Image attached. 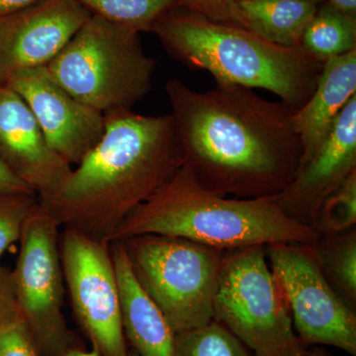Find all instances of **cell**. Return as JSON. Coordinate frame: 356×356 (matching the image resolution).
I'll return each mask as SVG.
<instances>
[{"label":"cell","instance_id":"6da1fadb","mask_svg":"<svg viewBox=\"0 0 356 356\" xmlns=\"http://www.w3.org/2000/svg\"><path fill=\"white\" fill-rule=\"evenodd\" d=\"M165 91L184 165L208 191L234 198L275 197L298 172L295 109L236 84L198 92L170 79Z\"/></svg>","mask_w":356,"mask_h":356},{"label":"cell","instance_id":"7a4b0ae2","mask_svg":"<svg viewBox=\"0 0 356 356\" xmlns=\"http://www.w3.org/2000/svg\"><path fill=\"white\" fill-rule=\"evenodd\" d=\"M102 139L40 203L60 228L110 243L125 218L184 165L172 114H104Z\"/></svg>","mask_w":356,"mask_h":356},{"label":"cell","instance_id":"3957f363","mask_svg":"<svg viewBox=\"0 0 356 356\" xmlns=\"http://www.w3.org/2000/svg\"><path fill=\"white\" fill-rule=\"evenodd\" d=\"M140 235L185 238L222 250L271 243L314 245L321 238L315 229L288 217L273 197L220 195L199 184L185 165L125 218L110 243Z\"/></svg>","mask_w":356,"mask_h":356},{"label":"cell","instance_id":"277c9868","mask_svg":"<svg viewBox=\"0 0 356 356\" xmlns=\"http://www.w3.org/2000/svg\"><path fill=\"white\" fill-rule=\"evenodd\" d=\"M152 32L170 57L207 70L217 83L266 89L295 110L308 102L323 69L301 47L278 46L180 6L161 16Z\"/></svg>","mask_w":356,"mask_h":356},{"label":"cell","instance_id":"5b68a950","mask_svg":"<svg viewBox=\"0 0 356 356\" xmlns=\"http://www.w3.org/2000/svg\"><path fill=\"white\" fill-rule=\"evenodd\" d=\"M46 67L72 97L104 115L131 110L147 95L156 60L139 32L91 14Z\"/></svg>","mask_w":356,"mask_h":356},{"label":"cell","instance_id":"8992f818","mask_svg":"<svg viewBox=\"0 0 356 356\" xmlns=\"http://www.w3.org/2000/svg\"><path fill=\"white\" fill-rule=\"evenodd\" d=\"M121 242L140 287L175 334L213 321V305L226 250L159 235Z\"/></svg>","mask_w":356,"mask_h":356},{"label":"cell","instance_id":"52a82bcc","mask_svg":"<svg viewBox=\"0 0 356 356\" xmlns=\"http://www.w3.org/2000/svg\"><path fill=\"white\" fill-rule=\"evenodd\" d=\"M213 320L254 356H302L307 350L293 327L264 245L225 252Z\"/></svg>","mask_w":356,"mask_h":356},{"label":"cell","instance_id":"ba28073f","mask_svg":"<svg viewBox=\"0 0 356 356\" xmlns=\"http://www.w3.org/2000/svg\"><path fill=\"white\" fill-rule=\"evenodd\" d=\"M60 228L39 203L23 229L19 257L13 270L18 313L42 356H65L72 348H81L63 314Z\"/></svg>","mask_w":356,"mask_h":356},{"label":"cell","instance_id":"9c48e42d","mask_svg":"<svg viewBox=\"0 0 356 356\" xmlns=\"http://www.w3.org/2000/svg\"><path fill=\"white\" fill-rule=\"evenodd\" d=\"M274 278L304 346L324 344L356 355V315L325 277L313 245H266Z\"/></svg>","mask_w":356,"mask_h":356},{"label":"cell","instance_id":"30bf717a","mask_svg":"<svg viewBox=\"0 0 356 356\" xmlns=\"http://www.w3.org/2000/svg\"><path fill=\"white\" fill-rule=\"evenodd\" d=\"M64 229L60 259L76 320L102 356H129L110 243Z\"/></svg>","mask_w":356,"mask_h":356},{"label":"cell","instance_id":"8fae6325","mask_svg":"<svg viewBox=\"0 0 356 356\" xmlns=\"http://www.w3.org/2000/svg\"><path fill=\"white\" fill-rule=\"evenodd\" d=\"M90 16L76 0H40L0 17V84L47 67Z\"/></svg>","mask_w":356,"mask_h":356},{"label":"cell","instance_id":"7c38bea8","mask_svg":"<svg viewBox=\"0 0 356 356\" xmlns=\"http://www.w3.org/2000/svg\"><path fill=\"white\" fill-rule=\"evenodd\" d=\"M19 95L47 142L70 165H77L102 139L104 115L72 97L46 67L14 74L6 83Z\"/></svg>","mask_w":356,"mask_h":356},{"label":"cell","instance_id":"4fadbf2b","mask_svg":"<svg viewBox=\"0 0 356 356\" xmlns=\"http://www.w3.org/2000/svg\"><path fill=\"white\" fill-rule=\"evenodd\" d=\"M355 172L356 95L341 110L316 154L273 200L288 217L313 228L323 204Z\"/></svg>","mask_w":356,"mask_h":356},{"label":"cell","instance_id":"5bb4252c","mask_svg":"<svg viewBox=\"0 0 356 356\" xmlns=\"http://www.w3.org/2000/svg\"><path fill=\"white\" fill-rule=\"evenodd\" d=\"M0 161L40 199L53 193L72 166L47 142L29 106L0 84Z\"/></svg>","mask_w":356,"mask_h":356},{"label":"cell","instance_id":"9a60e30c","mask_svg":"<svg viewBox=\"0 0 356 356\" xmlns=\"http://www.w3.org/2000/svg\"><path fill=\"white\" fill-rule=\"evenodd\" d=\"M356 95V49L323 64L308 102L295 110L293 128L302 146V165L318 151L348 102Z\"/></svg>","mask_w":356,"mask_h":356},{"label":"cell","instance_id":"2e32d148","mask_svg":"<svg viewBox=\"0 0 356 356\" xmlns=\"http://www.w3.org/2000/svg\"><path fill=\"white\" fill-rule=\"evenodd\" d=\"M125 339L138 356H175V332L134 275L121 242L110 243Z\"/></svg>","mask_w":356,"mask_h":356},{"label":"cell","instance_id":"e0dca14e","mask_svg":"<svg viewBox=\"0 0 356 356\" xmlns=\"http://www.w3.org/2000/svg\"><path fill=\"white\" fill-rule=\"evenodd\" d=\"M325 0H243L240 27L278 46L301 47L309 23Z\"/></svg>","mask_w":356,"mask_h":356},{"label":"cell","instance_id":"ac0fdd59","mask_svg":"<svg viewBox=\"0 0 356 356\" xmlns=\"http://www.w3.org/2000/svg\"><path fill=\"white\" fill-rule=\"evenodd\" d=\"M301 48L324 64L356 49V16L339 10L325 0L309 23Z\"/></svg>","mask_w":356,"mask_h":356},{"label":"cell","instance_id":"d6986e66","mask_svg":"<svg viewBox=\"0 0 356 356\" xmlns=\"http://www.w3.org/2000/svg\"><path fill=\"white\" fill-rule=\"evenodd\" d=\"M325 277L350 308L356 305V231L321 236L314 243Z\"/></svg>","mask_w":356,"mask_h":356},{"label":"cell","instance_id":"ffe728a7","mask_svg":"<svg viewBox=\"0 0 356 356\" xmlns=\"http://www.w3.org/2000/svg\"><path fill=\"white\" fill-rule=\"evenodd\" d=\"M92 14L137 32L153 30L156 21L178 6L177 0H76Z\"/></svg>","mask_w":356,"mask_h":356},{"label":"cell","instance_id":"44dd1931","mask_svg":"<svg viewBox=\"0 0 356 356\" xmlns=\"http://www.w3.org/2000/svg\"><path fill=\"white\" fill-rule=\"evenodd\" d=\"M175 356H254L216 321L175 334Z\"/></svg>","mask_w":356,"mask_h":356},{"label":"cell","instance_id":"7402d4cb","mask_svg":"<svg viewBox=\"0 0 356 356\" xmlns=\"http://www.w3.org/2000/svg\"><path fill=\"white\" fill-rule=\"evenodd\" d=\"M356 172L323 204L313 228L321 236L339 235L355 228Z\"/></svg>","mask_w":356,"mask_h":356},{"label":"cell","instance_id":"603a6c76","mask_svg":"<svg viewBox=\"0 0 356 356\" xmlns=\"http://www.w3.org/2000/svg\"><path fill=\"white\" fill-rule=\"evenodd\" d=\"M39 203L34 192L0 191V259L7 248L20 240L26 222Z\"/></svg>","mask_w":356,"mask_h":356},{"label":"cell","instance_id":"cb8c5ba5","mask_svg":"<svg viewBox=\"0 0 356 356\" xmlns=\"http://www.w3.org/2000/svg\"><path fill=\"white\" fill-rule=\"evenodd\" d=\"M0 356H42L18 311L0 327Z\"/></svg>","mask_w":356,"mask_h":356},{"label":"cell","instance_id":"d4e9b609","mask_svg":"<svg viewBox=\"0 0 356 356\" xmlns=\"http://www.w3.org/2000/svg\"><path fill=\"white\" fill-rule=\"evenodd\" d=\"M243 0H177L178 6L210 18V19L238 26V6Z\"/></svg>","mask_w":356,"mask_h":356},{"label":"cell","instance_id":"484cf974","mask_svg":"<svg viewBox=\"0 0 356 356\" xmlns=\"http://www.w3.org/2000/svg\"><path fill=\"white\" fill-rule=\"evenodd\" d=\"M17 313L13 270L0 264V327Z\"/></svg>","mask_w":356,"mask_h":356},{"label":"cell","instance_id":"4316f807","mask_svg":"<svg viewBox=\"0 0 356 356\" xmlns=\"http://www.w3.org/2000/svg\"><path fill=\"white\" fill-rule=\"evenodd\" d=\"M0 191L34 192L0 161ZM35 193V192H34Z\"/></svg>","mask_w":356,"mask_h":356},{"label":"cell","instance_id":"83f0119b","mask_svg":"<svg viewBox=\"0 0 356 356\" xmlns=\"http://www.w3.org/2000/svg\"><path fill=\"white\" fill-rule=\"evenodd\" d=\"M40 0H0V17L32 6Z\"/></svg>","mask_w":356,"mask_h":356},{"label":"cell","instance_id":"f1b7e54d","mask_svg":"<svg viewBox=\"0 0 356 356\" xmlns=\"http://www.w3.org/2000/svg\"><path fill=\"white\" fill-rule=\"evenodd\" d=\"M327 1L339 10L356 16V0H327Z\"/></svg>","mask_w":356,"mask_h":356},{"label":"cell","instance_id":"f546056e","mask_svg":"<svg viewBox=\"0 0 356 356\" xmlns=\"http://www.w3.org/2000/svg\"><path fill=\"white\" fill-rule=\"evenodd\" d=\"M65 356H102L97 348L92 346L91 350H86L81 348H72Z\"/></svg>","mask_w":356,"mask_h":356},{"label":"cell","instance_id":"4dcf8cb0","mask_svg":"<svg viewBox=\"0 0 356 356\" xmlns=\"http://www.w3.org/2000/svg\"><path fill=\"white\" fill-rule=\"evenodd\" d=\"M302 356H332L331 353H327L322 348H313V350H306Z\"/></svg>","mask_w":356,"mask_h":356},{"label":"cell","instance_id":"1f68e13d","mask_svg":"<svg viewBox=\"0 0 356 356\" xmlns=\"http://www.w3.org/2000/svg\"><path fill=\"white\" fill-rule=\"evenodd\" d=\"M129 356H138V355H136L135 351L131 350V351H129Z\"/></svg>","mask_w":356,"mask_h":356}]
</instances>
